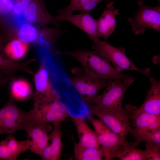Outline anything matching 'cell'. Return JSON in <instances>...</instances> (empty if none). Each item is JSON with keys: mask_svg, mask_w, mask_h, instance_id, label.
<instances>
[{"mask_svg": "<svg viewBox=\"0 0 160 160\" xmlns=\"http://www.w3.org/2000/svg\"><path fill=\"white\" fill-rule=\"evenodd\" d=\"M158 1L159 2H160V0H158Z\"/></svg>", "mask_w": 160, "mask_h": 160, "instance_id": "obj_35", "label": "cell"}, {"mask_svg": "<svg viewBox=\"0 0 160 160\" xmlns=\"http://www.w3.org/2000/svg\"><path fill=\"white\" fill-rule=\"evenodd\" d=\"M134 142L125 144L117 152L115 158L120 160H146L145 150L136 148Z\"/></svg>", "mask_w": 160, "mask_h": 160, "instance_id": "obj_24", "label": "cell"}, {"mask_svg": "<svg viewBox=\"0 0 160 160\" xmlns=\"http://www.w3.org/2000/svg\"><path fill=\"white\" fill-rule=\"evenodd\" d=\"M134 137L136 140L134 143L136 146L141 142H144L160 148V128L153 132L137 135Z\"/></svg>", "mask_w": 160, "mask_h": 160, "instance_id": "obj_27", "label": "cell"}, {"mask_svg": "<svg viewBox=\"0 0 160 160\" xmlns=\"http://www.w3.org/2000/svg\"><path fill=\"white\" fill-rule=\"evenodd\" d=\"M52 156L51 147L50 145L48 144L43 150L40 156L44 160H51Z\"/></svg>", "mask_w": 160, "mask_h": 160, "instance_id": "obj_32", "label": "cell"}, {"mask_svg": "<svg viewBox=\"0 0 160 160\" xmlns=\"http://www.w3.org/2000/svg\"><path fill=\"white\" fill-rule=\"evenodd\" d=\"M57 54L74 58L81 65L86 73L95 78L106 80H122L126 76L117 71L107 59L94 50L77 49L71 52H58Z\"/></svg>", "mask_w": 160, "mask_h": 160, "instance_id": "obj_1", "label": "cell"}, {"mask_svg": "<svg viewBox=\"0 0 160 160\" xmlns=\"http://www.w3.org/2000/svg\"><path fill=\"white\" fill-rule=\"evenodd\" d=\"M7 82V78L4 74L0 71V86H3Z\"/></svg>", "mask_w": 160, "mask_h": 160, "instance_id": "obj_33", "label": "cell"}, {"mask_svg": "<svg viewBox=\"0 0 160 160\" xmlns=\"http://www.w3.org/2000/svg\"><path fill=\"white\" fill-rule=\"evenodd\" d=\"M93 43L92 49L111 62L118 71L121 72L123 70H127L140 72L148 77L150 76V68L142 70L137 67L126 55L124 48L115 47L99 39Z\"/></svg>", "mask_w": 160, "mask_h": 160, "instance_id": "obj_5", "label": "cell"}, {"mask_svg": "<svg viewBox=\"0 0 160 160\" xmlns=\"http://www.w3.org/2000/svg\"><path fill=\"white\" fill-rule=\"evenodd\" d=\"M71 72V83L83 100L88 106L100 91L105 88L107 80L93 77L82 68L75 67Z\"/></svg>", "mask_w": 160, "mask_h": 160, "instance_id": "obj_4", "label": "cell"}, {"mask_svg": "<svg viewBox=\"0 0 160 160\" xmlns=\"http://www.w3.org/2000/svg\"><path fill=\"white\" fill-rule=\"evenodd\" d=\"M103 157L105 160L114 159L118 151L127 141L111 131L97 135Z\"/></svg>", "mask_w": 160, "mask_h": 160, "instance_id": "obj_15", "label": "cell"}, {"mask_svg": "<svg viewBox=\"0 0 160 160\" xmlns=\"http://www.w3.org/2000/svg\"><path fill=\"white\" fill-rule=\"evenodd\" d=\"M68 115L76 125L79 143L83 146L87 147H100V145L96 133L89 127L84 118L81 116H73L69 113Z\"/></svg>", "mask_w": 160, "mask_h": 160, "instance_id": "obj_17", "label": "cell"}, {"mask_svg": "<svg viewBox=\"0 0 160 160\" xmlns=\"http://www.w3.org/2000/svg\"><path fill=\"white\" fill-rule=\"evenodd\" d=\"M52 129L51 125L47 123H34L26 126L24 130L27 132L28 139L31 143L29 149L40 156L49 140L48 132H51Z\"/></svg>", "mask_w": 160, "mask_h": 160, "instance_id": "obj_9", "label": "cell"}, {"mask_svg": "<svg viewBox=\"0 0 160 160\" xmlns=\"http://www.w3.org/2000/svg\"><path fill=\"white\" fill-rule=\"evenodd\" d=\"M57 20H65L79 28L88 35L93 42L99 39L97 20L88 12L73 15H59L55 17Z\"/></svg>", "mask_w": 160, "mask_h": 160, "instance_id": "obj_11", "label": "cell"}, {"mask_svg": "<svg viewBox=\"0 0 160 160\" xmlns=\"http://www.w3.org/2000/svg\"><path fill=\"white\" fill-rule=\"evenodd\" d=\"M6 104L0 109V135L11 134L15 131L24 129L33 123L32 110L25 112L16 105L13 98L9 96Z\"/></svg>", "mask_w": 160, "mask_h": 160, "instance_id": "obj_3", "label": "cell"}, {"mask_svg": "<svg viewBox=\"0 0 160 160\" xmlns=\"http://www.w3.org/2000/svg\"><path fill=\"white\" fill-rule=\"evenodd\" d=\"M103 0H76L70 1L67 6L58 12V14L67 15L72 14L75 11L88 12L93 9Z\"/></svg>", "mask_w": 160, "mask_h": 160, "instance_id": "obj_21", "label": "cell"}, {"mask_svg": "<svg viewBox=\"0 0 160 160\" xmlns=\"http://www.w3.org/2000/svg\"><path fill=\"white\" fill-rule=\"evenodd\" d=\"M134 106L130 119L132 120L135 129L132 134L134 137L155 131L160 128V115H156L144 112L134 111Z\"/></svg>", "mask_w": 160, "mask_h": 160, "instance_id": "obj_14", "label": "cell"}, {"mask_svg": "<svg viewBox=\"0 0 160 160\" xmlns=\"http://www.w3.org/2000/svg\"><path fill=\"white\" fill-rule=\"evenodd\" d=\"M55 34L53 28L44 29L40 33L31 24L26 23L20 28L18 34V39L28 44L37 40L41 44L49 48L55 40Z\"/></svg>", "mask_w": 160, "mask_h": 160, "instance_id": "obj_12", "label": "cell"}, {"mask_svg": "<svg viewBox=\"0 0 160 160\" xmlns=\"http://www.w3.org/2000/svg\"><path fill=\"white\" fill-rule=\"evenodd\" d=\"M0 160H13L8 147L7 138L0 142Z\"/></svg>", "mask_w": 160, "mask_h": 160, "instance_id": "obj_29", "label": "cell"}, {"mask_svg": "<svg viewBox=\"0 0 160 160\" xmlns=\"http://www.w3.org/2000/svg\"><path fill=\"white\" fill-rule=\"evenodd\" d=\"M35 60V59H33L25 61L18 62L9 60L4 57L0 49V71L6 75L8 81L14 78L15 74L19 71H23L30 74H33V72L30 69L29 65Z\"/></svg>", "mask_w": 160, "mask_h": 160, "instance_id": "obj_19", "label": "cell"}, {"mask_svg": "<svg viewBox=\"0 0 160 160\" xmlns=\"http://www.w3.org/2000/svg\"><path fill=\"white\" fill-rule=\"evenodd\" d=\"M75 0H70V1H75Z\"/></svg>", "mask_w": 160, "mask_h": 160, "instance_id": "obj_34", "label": "cell"}, {"mask_svg": "<svg viewBox=\"0 0 160 160\" xmlns=\"http://www.w3.org/2000/svg\"><path fill=\"white\" fill-rule=\"evenodd\" d=\"M146 147V160H160V148L145 142Z\"/></svg>", "mask_w": 160, "mask_h": 160, "instance_id": "obj_28", "label": "cell"}, {"mask_svg": "<svg viewBox=\"0 0 160 160\" xmlns=\"http://www.w3.org/2000/svg\"><path fill=\"white\" fill-rule=\"evenodd\" d=\"M139 10L133 18H129L128 21L136 35L143 34L146 28L160 30V6L151 7L138 0Z\"/></svg>", "mask_w": 160, "mask_h": 160, "instance_id": "obj_8", "label": "cell"}, {"mask_svg": "<svg viewBox=\"0 0 160 160\" xmlns=\"http://www.w3.org/2000/svg\"><path fill=\"white\" fill-rule=\"evenodd\" d=\"M61 121H57L53 123V129L49 135L52 153L51 160H58L61 156L62 148Z\"/></svg>", "mask_w": 160, "mask_h": 160, "instance_id": "obj_23", "label": "cell"}, {"mask_svg": "<svg viewBox=\"0 0 160 160\" xmlns=\"http://www.w3.org/2000/svg\"><path fill=\"white\" fill-rule=\"evenodd\" d=\"M7 82L9 85V96L13 98L18 100H25L32 94L30 84L25 80L13 78Z\"/></svg>", "mask_w": 160, "mask_h": 160, "instance_id": "obj_20", "label": "cell"}, {"mask_svg": "<svg viewBox=\"0 0 160 160\" xmlns=\"http://www.w3.org/2000/svg\"><path fill=\"white\" fill-rule=\"evenodd\" d=\"M74 155L77 160H101L103 157L102 152L99 148L84 146L79 142L74 143Z\"/></svg>", "mask_w": 160, "mask_h": 160, "instance_id": "obj_25", "label": "cell"}, {"mask_svg": "<svg viewBox=\"0 0 160 160\" xmlns=\"http://www.w3.org/2000/svg\"><path fill=\"white\" fill-rule=\"evenodd\" d=\"M33 0H19L14 6L13 12L18 15L23 14L25 9Z\"/></svg>", "mask_w": 160, "mask_h": 160, "instance_id": "obj_31", "label": "cell"}, {"mask_svg": "<svg viewBox=\"0 0 160 160\" xmlns=\"http://www.w3.org/2000/svg\"><path fill=\"white\" fill-rule=\"evenodd\" d=\"M34 108L32 109L33 123H49L62 121L68 116L66 106L60 99L51 101H45L33 98Z\"/></svg>", "mask_w": 160, "mask_h": 160, "instance_id": "obj_7", "label": "cell"}, {"mask_svg": "<svg viewBox=\"0 0 160 160\" xmlns=\"http://www.w3.org/2000/svg\"><path fill=\"white\" fill-rule=\"evenodd\" d=\"M35 91L33 98L45 101L59 99L50 81L49 71L45 63H42L34 75Z\"/></svg>", "mask_w": 160, "mask_h": 160, "instance_id": "obj_10", "label": "cell"}, {"mask_svg": "<svg viewBox=\"0 0 160 160\" xmlns=\"http://www.w3.org/2000/svg\"><path fill=\"white\" fill-rule=\"evenodd\" d=\"M14 4L10 0H0V15L9 14L13 10Z\"/></svg>", "mask_w": 160, "mask_h": 160, "instance_id": "obj_30", "label": "cell"}, {"mask_svg": "<svg viewBox=\"0 0 160 160\" xmlns=\"http://www.w3.org/2000/svg\"><path fill=\"white\" fill-rule=\"evenodd\" d=\"M151 87L148 90L145 100L138 108L134 111L137 113L144 112L156 115H160V82L153 77L149 76Z\"/></svg>", "mask_w": 160, "mask_h": 160, "instance_id": "obj_16", "label": "cell"}, {"mask_svg": "<svg viewBox=\"0 0 160 160\" xmlns=\"http://www.w3.org/2000/svg\"><path fill=\"white\" fill-rule=\"evenodd\" d=\"M107 80L105 89L102 94L97 95L92 100L89 106L92 112L103 110L121 109L124 94L133 82L131 76L126 75L122 80Z\"/></svg>", "mask_w": 160, "mask_h": 160, "instance_id": "obj_2", "label": "cell"}, {"mask_svg": "<svg viewBox=\"0 0 160 160\" xmlns=\"http://www.w3.org/2000/svg\"><path fill=\"white\" fill-rule=\"evenodd\" d=\"M28 48V44L18 39H15L9 43L4 48L1 47L2 54L6 58L15 60L22 58Z\"/></svg>", "mask_w": 160, "mask_h": 160, "instance_id": "obj_22", "label": "cell"}, {"mask_svg": "<svg viewBox=\"0 0 160 160\" xmlns=\"http://www.w3.org/2000/svg\"><path fill=\"white\" fill-rule=\"evenodd\" d=\"M134 106L127 105L117 110H103L92 112L114 133L125 139L129 132H133L129 119Z\"/></svg>", "mask_w": 160, "mask_h": 160, "instance_id": "obj_6", "label": "cell"}, {"mask_svg": "<svg viewBox=\"0 0 160 160\" xmlns=\"http://www.w3.org/2000/svg\"><path fill=\"white\" fill-rule=\"evenodd\" d=\"M119 14V10L114 8L113 2H110L97 20L99 36L106 41L116 27L115 17Z\"/></svg>", "mask_w": 160, "mask_h": 160, "instance_id": "obj_18", "label": "cell"}, {"mask_svg": "<svg viewBox=\"0 0 160 160\" xmlns=\"http://www.w3.org/2000/svg\"><path fill=\"white\" fill-rule=\"evenodd\" d=\"M25 21L30 24L44 25L49 23L57 24L58 21L48 12L43 0H33L24 10Z\"/></svg>", "mask_w": 160, "mask_h": 160, "instance_id": "obj_13", "label": "cell"}, {"mask_svg": "<svg viewBox=\"0 0 160 160\" xmlns=\"http://www.w3.org/2000/svg\"><path fill=\"white\" fill-rule=\"evenodd\" d=\"M7 139L8 147L13 160H16L20 153L25 152L29 149L31 145V142L28 139L20 141L11 135Z\"/></svg>", "mask_w": 160, "mask_h": 160, "instance_id": "obj_26", "label": "cell"}]
</instances>
